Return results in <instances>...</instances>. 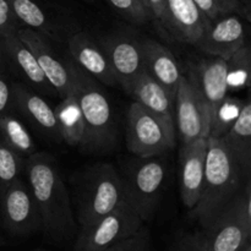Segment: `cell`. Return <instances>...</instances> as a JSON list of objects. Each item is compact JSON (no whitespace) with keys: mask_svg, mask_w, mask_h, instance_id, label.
Here are the masks:
<instances>
[{"mask_svg":"<svg viewBox=\"0 0 251 251\" xmlns=\"http://www.w3.org/2000/svg\"><path fill=\"white\" fill-rule=\"evenodd\" d=\"M104 251H150V233L146 227H142L135 234L117 243Z\"/></svg>","mask_w":251,"mask_h":251,"instance_id":"f546056e","label":"cell"},{"mask_svg":"<svg viewBox=\"0 0 251 251\" xmlns=\"http://www.w3.org/2000/svg\"><path fill=\"white\" fill-rule=\"evenodd\" d=\"M243 251H251V243H249V244L244 248V250Z\"/></svg>","mask_w":251,"mask_h":251,"instance_id":"74e56055","label":"cell"},{"mask_svg":"<svg viewBox=\"0 0 251 251\" xmlns=\"http://www.w3.org/2000/svg\"><path fill=\"white\" fill-rule=\"evenodd\" d=\"M15 112L12 83L9 82L6 75L0 74V115Z\"/></svg>","mask_w":251,"mask_h":251,"instance_id":"4dcf8cb0","label":"cell"},{"mask_svg":"<svg viewBox=\"0 0 251 251\" xmlns=\"http://www.w3.org/2000/svg\"><path fill=\"white\" fill-rule=\"evenodd\" d=\"M20 28L16 19L12 15L7 0H0V36L16 32Z\"/></svg>","mask_w":251,"mask_h":251,"instance_id":"1f68e13d","label":"cell"},{"mask_svg":"<svg viewBox=\"0 0 251 251\" xmlns=\"http://www.w3.org/2000/svg\"><path fill=\"white\" fill-rule=\"evenodd\" d=\"M207 137H201L181 144L179 153L180 195L184 206L189 210L198 203L205 176Z\"/></svg>","mask_w":251,"mask_h":251,"instance_id":"9a60e30c","label":"cell"},{"mask_svg":"<svg viewBox=\"0 0 251 251\" xmlns=\"http://www.w3.org/2000/svg\"><path fill=\"white\" fill-rule=\"evenodd\" d=\"M68 46L76 65L86 74L105 86L118 85L107 54L87 33H75L69 38Z\"/></svg>","mask_w":251,"mask_h":251,"instance_id":"e0dca14e","label":"cell"},{"mask_svg":"<svg viewBox=\"0 0 251 251\" xmlns=\"http://www.w3.org/2000/svg\"><path fill=\"white\" fill-rule=\"evenodd\" d=\"M243 104L240 100L235 97L227 96L222 102L218 104L216 110L211 117L210 123V134L211 137H223L230 129L233 123L237 120Z\"/></svg>","mask_w":251,"mask_h":251,"instance_id":"484cf974","label":"cell"},{"mask_svg":"<svg viewBox=\"0 0 251 251\" xmlns=\"http://www.w3.org/2000/svg\"><path fill=\"white\" fill-rule=\"evenodd\" d=\"M251 66L250 47L245 44L227 60L228 91H240L249 83Z\"/></svg>","mask_w":251,"mask_h":251,"instance_id":"4316f807","label":"cell"},{"mask_svg":"<svg viewBox=\"0 0 251 251\" xmlns=\"http://www.w3.org/2000/svg\"><path fill=\"white\" fill-rule=\"evenodd\" d=\"M4 47L9 56L10 65H14L20 74L27 80L29 85L36 87L41 92L49 95L55 92L44 76L43 71L39 68L36 56L31 49L25 44V42L17 36L16 32L2 36Z\"/></svg>","mask_w":251,"mask_h":251,"instance_id":"ffe728a7","label":"cell"},{"mask_svg":"<svg viewBox=\"0 0 251 251\" xmlns=\"http://www.w3.org/2000/svg\"><path fill=\"white\" fill-rule=\"evenodd\" d=\"M188 77L202 98L211 123L216 108L228 96L227 60L213 56L201 60L191 68Z\"/></svg>","mask_w":251,"mask_h":251,"instance_id":"2e32d148","label":"cell"},{"mask_svg":"<svg viewBox=\"0 0 251 251\" xmlns=\"http://www.w3.org/2000/svg\"><path fill=\"white\" fill-rule=\"evenodd\" d=\"M171 251H201V249L200 247H199L198 243H196V240L194 239V237H190L188 238V239H185V242H184L183 244L174 248V249Z\"/></svg>","mask_w":251,"mask_h":251,"instance_id":"8d00e7d4","label":"cell"},{"mask_svg":"<svg viewBox=\"0 0 251 251\" xmlns=\"http://www.w3.org/2000/svg\"><path fill=\"white\" fill-rule=\"evenodd\" d=\"M12 96L15 110L21 113L47 136L61 141L55 112L42 96L22 83H12Z\"/></svg>","mask_w":251,"mask_h":251,"instance_id":"ac0fdd59","label":"cell"},{"mask_svg":"<svg viewBox=\"0 0 251 251\" xmlns=\"http://www.w3.org/2000/svg\"><path fill=\"white\" fill-rule=\"evenodd\" d=\"M167 176V164L161 156L140 158L127 166L123 176L129 205L144 222L153 217Z\"/></svg>","mask_w":251,"mask_h":251,"instance_id":"52a82bcc","label":"cell"},{"mask_svg":"<svg viewBox=\"0 0 251 251\" xmlns=\"http://www.w3.org/2000/svg\"><path fill=\"white\" fill-rule=\"evenodd\" d=\"M117 83L127 93L145 71L142 43L132 34L117 33L102 41Z\"/></svg>","mask_w":251,"mask_h":251,"instance_id":"8fae6325","label":"cell"},{"mask_svg":"<svg viewBox=\"0 0 251 251\" xmlns=\"http://www.w3.org/2000/svg\"><path fill=\"white\" fill-rule=\"evenodd\" d=\"M113 9L132 24H146L152 20L149 9L141 0H107Z\"/></svg>","mask_w":251,"mask_h":251,"instance_id":"f1b7e54d","label":"cell"},{"mask_svg":"<svg viewBox=\"0 0 251 251\" xmlns=\"http://www.w3.org/2000/svg\"><path fill=\"white\" fill-rule=\"evenodd\" d=\"M193 237L201 251L244 250L251 243L250 180L207 226Z\"/></svg>","mask_w":251,"mask_h":251,"instance_id":"5b68a950","label":"cell"},{"mask_svg":"<svg viewBox=\"0 0 251 251\" xmlns=\"http://www.w3.org/2000/svg\"><path fill=\"white\" fill-rule=\"evenodd\" d=\"M225 14H232L239 10V0H217Z\"/></svg>","mask_w":251,"mask_h":251,"instance_id":"d590c367","label":"cell"},{"mask_svg":"<svg viewBox=\"0 0 251 251\" xmlns=\"http://www.w3.org/2000/svg\"><path fill=\"white\" fill-rule=\"evenodd\" d=\"M24 164L25 157L0 139V194L20 178L24 172Z\"/></svg>","mask_w":251,"mask_h":251,"instance_id":"83f0119b","label":"cell"},{"mask_svg":"<svg viewBox=\"0 0 251 251\" xmlns=\"http://www.w3.org/2000/svg\"><path fill=\"white\" fill-rule=\"evenodd\" d=\"M59 125L61 141L69 146L78 147L83 136V119L80 105L73 92L61 98L54 109Z\"/></svg>","mask_w":251,"mask_h":251,"instance_id":"7402d4cb","label":"cell"},{"mask_svg":"<svg viewBox=\"0 0 251 251\" xmlns=\"http://www.w3.org/2000/svg\"><path fill=\"white\" fill-rule=\"evenodd\" d=\"M145 4H146V7L151 14L152 20H154L156 22L158 21L162 12H163L166 0H145Z\"/></svg>","mask_w":251,"mask_h":251,"instance_id":"836d02e7","label":"cell"},{"mask_svg":"<svg viewBox=\"0 0 251 251\" xmlns=\"http://www.w3.org/2000/svg\"><path fill=\"white\" fill-rule=\"evenodd\" d=\"M141 1H142V2H144V4H145V0H141ZM145 6H146V4H145Z\"/></svg>","mask_w":251,"mask_h":251,"instance_id":"ab89813d","label":"cell"},{"mask_svg":"<svg viewBox=\"0 0 251 251\" xmlns=\"http://www.w3.org/2000/svg\"><path fill=\"white\" fill-rule=\"evenodd\" d=\"M22 173L38 207L44 234L54 243L70 239L76 230L75 216L55 158L49 153L34 152L25 158Z\"/></svg>","mask_w":251,"mask_h":251,"instance_id":"6da1fadb","label":"cell"},{"mask_svg":"<svg viewBox=\"0 0 251 251\" xmlns=\"http://www.w3.org/2000/svg\"><path fill=\"white\" fill-rule=\"evenodd\" d=\"M0 139L25 158L36 152L31 134L15 113L0 115Z\"/></svg>","mask_w":251,"mask_h":251,"instance_id":"d4e9b609","label":"cell"},{"mask_svg":"<svg viewBox=\"0 0 251 251\" xmlns=\"http://www.w3.org/2000/svg\"><path fill=\"white\" fill-rule=\"evenodd\" d=\"M17 36L31 49L48 82L61 98L73 92L74 78L71 63H63L56 56L43 34L24 27L16 31Z\"/></svg>","mask_w":251,"mask_h":251,"instance_id":"5bb4252c","label":"cell"},{"mask_svg":"<svg viewBox=\"0 0 251 251\" xmlns=\"http://www.w3.org/2000/svg\"><path fill=\"white\" fill-rule=\"evenodd\" d=\"M76 213L81 229L127 202L123 176L109 163L91 167L76 185Z\"/></svg>","mask_w":251,"mask_h":251,"instance_id":"277c9868","label":"cell"},{"mask_svg":"<svg viewBox=\"0 0 251 251\" xmlns=\"http://www.w3.org/2000/svg\"><path fill=\"white\" fill-rule=\"evenodd\" d=\"M141 43L145 71L176 97L183 73L174 54L154 39L146 38Z\"/></svg>","mask_w":251,"mask_h":251,"instance_id":"d6986e66","label":"cell"},{"mask_svg":"<svg viewBox=\"0 0 251 251\" xmlns=\"http://www.w3.org/2000/svg\"><path fill=\"white\" fill-rule=\"evenodd\" d=\"M32 251H48V250H44V249H37V250H32Z\"/></svg>","mask_w":251,"mask_h":251,"instance_id":"f35d334b","label":"cell"},{"mask_svg":"<svg viewBox=\"0 0 251 251\" xmlns=\"http://www.w3.org/2000/svg\"><path fill=\"white\" fill-rule=\"evenodd\" d=\"M250 180V173L243 167L223 137H207L205 176L201 196L190 210V218L200 228L207 226Z\"/></svg>","mask_w":251,"mask_h":251,"instance_id":"7a4b0ae2","label":"cell"},{"mask_svg":"<svg viewBox=\"0 0 251 251\" xmlns=\"http://www.w3.org/2000/svg\"><path fill=\"white\" fill-rule=\"evenodd\" d=\"M145 226L136 211L125 202L80 230L74 251H104L135 234Z\"/></svg>","mask_w":251,"mask_h":251,"instance_id":"ba28073f","label":"cell"},{"mask_svg":"<svg viewBox=\"0 0 251 251\" xmlns=\"http://www.w3.org/2000/svg\"><path fill=\"white\" fill-rule=\"evenodd\" d=\"M193 1L195 2L196 6L205 14V16L210 21H213V20L218 19L222 15H226L223 12L222 7L217 2V0H193Z\"/></svg>","mask_w":251,"mask_h":251,"instance_id":"d6a6232c","label":"cell"},{"mask_svg":"<svg viewBox=\"0 0 251 251\" xmlns=\"http://www.w3.org/2000/svg\"><path fill=\"white\" fill-rule=\"evenodd\" d=\"M0 223L14 235L25 237L42 230V221L26 181L19 178L0 194Z\"/></svg>","mask_w":251,"mask_h":251,"instance_id":"9c48e42d","label":"cell"},{"mask_svg":"<svg viewBox=\"0 0 251 251\" xmlns=\"http://www.w3.org/2000/svg\"><path fill=\"white\" fill-rule=\"evenodd\" d=\"M129 95L147 110L174 125V96L146 71L137 77Z\"/></svg>","mask_w":251,"mask_h":251,"instance_id":"44dd1931","label":"cell"},{"mask_svg":"<svg viewBox=\"0 0 251 251\" xmlns=\"http://www.w3.org/2000/svg\"><path fill=\"white\" fill-rule=\"evenodd\" d=\"M228 146L240 159L243 167L250 173L251 167V103L247 100L237 120L223 136Z\"/></svg>","mask_w":251,"mask_h":251,"instance_id":"603a6c76","label":"cell"},{"mask_svg":"<svg viewBox=\"0 0 251 251\" xmlns=\"http://www.w3.org/2000/svg\"><path fill=\"white\" fill-rule=\"evenodd\" d=\"M208 22L193 0H166L157 24L171 39L195 46Z\"/></svg>","mask_w":251,"mask_h":251,"instance_id":"7c38bea8","label":"cell"},{"mask_svg":"<svg viewBox=\"0 0 251 251\" xmlns=\"http://www.w3.org/2000/svg\"><path fill=\"white\" fill-rule=\"evenodd\" d=\"M17 24L38 33L56 38V27L34 0H7Z\"/></svg>","mask_w":251,"mask_h":251,"instance_id":"cb8c5ba5","label":"cell"},{"mask_svg":"<svg viewBox=\"0 0 251 251\" xmlns=\"http://www.w3.org/2000/svg\"><path fill=\"white\" fill-rule=\"evenodd\" d=\"M176 126L132 102L126 114V147L140 158L158 157L176 145Z\"/></svg>","mask_w":251,"mask_h":251,"instance_id":"8992f818","label":"cell"},{"mask_svg":"<svg viewBox=\"0 0 251 251\" xmlns=\"http://www.w3.org/2000/svg\"><path fill=\"white\" fill-rule=\"evenodd\" d=\"M245 44L247 31L243 21L235 15L226 14L208 22L195 47L207 55L228 60Z\"/></svg>","mask_w":251,"mask_h":251,"instance_id":"4fadbf2b","label":"cell"},{"mask_svg":"<svg viewBox=\"0 0 251 251\" xmlns=\"http://www.w3.org/2000/svg\"><path fill=\"white\" fill-rule=\"evenodd\" d=\"M73 93L80 105L83 119V136L80 149L86 153H105L117 144L114 117L108 97L95 78L71 64Z\"/></svg>","mask_w":251,"mask_h":251,"instance_id":"3957f363","label":"cell"},{"mask_svg":"<svg viewBox=\"0 0 251 251\" xmlns=\"http://www.w3.org/2000/svg\"><path fill=\"white\" fill-rule=\"evenodd\" d=\"M10 65L9 56H7L6 50H5L4 47V39H2V36H0V74H6L7 68Z\"/></svg>","mask_w":251,"mask_h":251,"instance_id":"e575fe53","label":"cell"},{"mask_svg":"<svg viewBox=\"0 0 251 251\" xmlns=\"http://www.w3.org/2000/svg\"><path fill=\"white\" fill-rule=\"evenodd\" d=\"M174 125L181 144L210 134V114L188 76L183 75L174 97Z\"/></svg>","mask_w":251,"mask_h":251,"instance_id":"30bf717a","label":"cell"}]
</instances>
